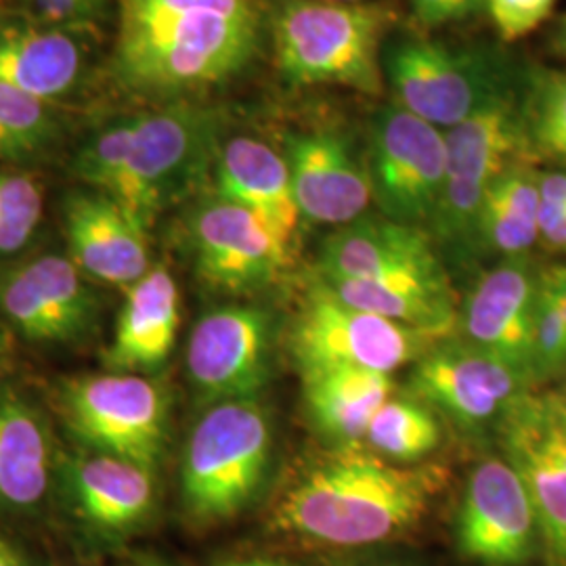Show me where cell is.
I'll return each mask as SVG.
<instances>
[{"mask_svg":"<svg viewBox=\"0 0 566 566\" xmlns=\"http://www.w3.org/2000/svg\"><path fill=\"white\" fill-rule=\"evenodd\" d=\"M223 126L217 107L191 99L160 103L97 128L76 151L72 170L149 231L214 168Z\"/></svg>","mask_w":566,"mask_h":566,"instance_id":"1","label":"cell"},{"mask_svg":"<svg viewBox=\"0 0 566 566\" xmlns=\"http://www.w3.org/2000/svg\"><path fill=\"white\" fill-rule=\"evenodd\" d=\"M441 485L439 468L395 465L359 447H343L292 483L271 525L319 546H376L418 525Z\"/></svg>","mask_w":566,"mask_h":566,"instance_id":"2","label":"cell"},{"mask_svg":"<svg viewBox=\"0 0 566 566\" xmlns=\"http://www.w3.org/2000/svg\"><path fill=\"white\" fill-rule=\"evenodd\" d=\"M263 20L191 13L118 30L112 74L124 91L179 102L235 78L261 49Z\"/></svg>","mask_w":566,"mask_h":566,"instance_id":"3","label":"cell"},{"mask_svg":"<svg viewBox=\"0 0 566 566\" xmlns=\"http://www.w3.org/2000/svg\"><path fill=\"white\" fill-rule=\"evenodd\" d=\"M395 11L385 2L285 0L273 18V49L290 84H338L378 97Z\"/></svg>","mask_w":566,"mask_h":566,"instance_id":"4","label":"cell"},{"mask_svg":"<svg viewBox=\"0 0 566 566\" xmlns=\"http://www.w3.org/2000/svg\"><path fill=\"white\" fill-rule=\"evenodd\" d=\"M526 67L486 44L399 39L382 53L395 103L443 130L521 91Z\"/></svg>","mask_w":566,"mask_h":566,"instance_id":"5","label":"cell"},{"mask_svg":"<svg viewBox=\"0 0 566 566\" xmlns=\"http://www.w3.org/2000/svg\"><path fill=\"white\" fill-rule=\"evenodd\" d=\"M273 428L254 397L214 403L193 426L181 462L187 512L202 523L240 514L261 491Z\"/></svg>","mask_w":566,"mask_h":566,"instance_id":"6","label":"cell"},{"mask_svg":"<svg viewBox=\"0 0 566 566\" xmlns=\"http://www.w3.org/2000/svg\"><path fill=\"white\" fill-rule=\"evenodd\" d=\"M521 95L523 86L446 130V181L430 221L439 242L451 248L472 245L489 187L507 166L535 163L526 145Z\"/></svg>","mask_w":566,"mask_h":566,"instance_id":"7","label":"cell"},{"mask_svg":"<svg viewBox=\"0 0 566 566\" xmlns=\"http://www.w3.org/2000/svg\"><path fill=\"white\" fill-rule=\"evenodd\" d=\"M367 175L386 219L430 224L446 181V130L399 103L382 105L369 124Z\"/></svg>","mask_w":566,"mask_h":566,"instance_id":"8","label":"cell"},{"mask_svg":"<svg viewBox=\"0 0 566 566\" xmlns=\"http://www.w3.org/2000/svg\"><path fill=\"white\" fill-rule=\"evenodd\" d=\"M65 420L82 443L154 470L166 437L163 388L137 374H103L67 382Z\"/></svg>","mask_w":566,"mask_h":566,"instance_id":"9","label":"cell"},{"mask_svg":"<svg viewBox=\"0 0 566 566\" xmlns=\"http://www.w3.org/2000/svg\"><path fill=\"white\" fill-rule=\"evenodd\" d=\"M422 338L407 325L344 303L315 280L294 324L292 348L303 374L332 367L392 374L420 353Z\"/></svg>","mask_w":566,"mask_h":566,"instance_id":"10","label":"cell"},{"mask_svg":"<svg viewBox=\"0 0 566 566\" xmlns=\"http://www.w3.org/2000/svg\"><path fill=\"white\" fill-rule=\"evenodd\" d=\"M500 437L531 497L547 566H566V399L525 392L500 420Z\"/></svg>","mask_w":566,"mask_h":566,"instance_id":"11","label":"cell"},{"mask_svg":"<svg viewBox=\"0 0 566 566\" xmlns=\"http://www.w3.org/2000/svg\"><path fill=\"white\" fill-rule=\"evenodd\" d=\"M273 322L259 306H223L196 324L187 374L206 403L252 399L271 371Z\"/></svg>","mask_w":566,"mask_h":566,"instance_id":"12","label":"cell"},{"mask_svg":"<svg viewBox=\"0 0 566 566\" xmlns=\"http://www.w3.org/2000/svg\"><path fill=\"white\" fill-rule=\"evenodd\" d=\"M189 243L203 282L233 294L275 282L292 259V250L254 212L221 196L193 210Z\"/></svg>","mask_w":566,"mask_h":566,"instance_id":"13","label":"cell"},{"mask_svg":"<svg viewBox=\"0 0 566 566\" xmlns=\"http://www.w3.org/2000/svg\"><path fill=\"white\" fill-rule=\"evenodd\" d=\"M539 526L514 465L486 458L472 470L458 514V546L486 566H521L537 549Z\"/></svg>","mask_w":566,"mask_h":566,"instance_id":"14","label":"cell"},{"mask_svg":"<svg viewBox=\"0 0 566 566\" xmlns=\"http://www.w3.org/2000/svg\"><path fill=\"white\" fill-rule=\"evenodd\" d=\"M294 198L308 223L344 227L374 200L367 164L338 126L319 124L285 137Z\"/></svg>","mask_w":566,"mask_h":566,"instance_id":"15","label":"cell"},{"mask_svg":"<svg viewBox=\"0 0 566 566\" xmlns=\"http://www.w3.org/2000/svg\"><path fill=\"white\" fill-rule=\"evenodd\" d=\"M526 385L521 371L468 343L430 350L411 371L413 392L468 428L500 422Z\"/></svg>","mask_w":566,"mask_h":566,"instance_id":"16","label":"cell"},{"mask_svg":"<svg viewBox=\"0 0 566 566\" xmlns=\"http://www.w3.org/2000/svg\"><path fill=\"white\" fill-rule=\"evenodd\" d=\"M0 306L32 343H67L93 322L95 298L70 256L42 254L0 277Z\"/></svg>","mask_w":566,"mask_h":566,"instance_id":"17","label":"cell"},{"mask_svg":"<svg viewBox=\"0 0 566 566\" xmlns=\"http://www.w3.org/2000/svg\"><path fill=\"white\" fill-rule=\"evenodd\" d=\"M537 271L526 256L504 259L476 282L462 311L465 343L514 367L528 382L535 380L533 315Z\"/></svg>","mask_w":566,"mask_h":566,"instance_id":"18","label":"cell"},{"mask_svg":"<svg viewBox=\"0 0 566 566\" xmlns=\"http://www.w3.org/2000/svg\"><path fill=\"white\" fill-rule=\"evenodd\" d=\"M317 275L367 282L447 277L430 233L386 217H361L327 235L319 250Z\"/></svg>","mask_w":566,"mask_h":566,"instance_id":"19","label":"cell"},{"mask_svg":"<svg viewBox=\"0 0 566 566\" xmlns=\"http://www.w3.org/2000/svg\"><path fill=\"white\" fill-rule=\"evenodd\" d=\"M70 259L84 275L133 285L151 269L147 229L102 191H76L63 208Z\"/></svg>","mask_w":566,"mask_h":566,"instance_id":"20","label":"cell"},{"mask_svg":"<svg viewBox=\"0 0 566 566\" xmlns=\"http://www.w3.org/2000/svg\"><path fill=\"white\" fill-rule=\"evenodd\" d=\"M217 196L254 212L290 250L303 221L285 156L252 137H231L214 163Z\"/></svg>","mask_w":566,"mask_h":566,"instance_id":"21","label":"cell"},{"mask_svg":"<svg viewBox=\"0 0 566 566\" xmlns=\"http://www.w3.org/2000/svg\"><path fill=\"white\" fill-rule=\"evenodd\" d=\"M76 514L95 533L120 537L142 526L156 507L154 470L107 453L76 460L70 470Z\"/></svg>","mask_w":566,"mask_h":566,"instance_id":"22","label":"cell"},{"mask_svg":"<svg viewBox=\"0 0 566 566\" xmlns=\"http://www.w3.org/2000/svg\"><path fill=\"white\" fill-rule=\"evenodd\" d=\"M179 324V285L166 266H151L139 282L126 287L116 334L105 353V361L114 371L124 374L163 365L177 343Z\"/></svg>","mask_w":566,"mask_h":566,"instance_id":"23","label":"cell"},{"mask_svg":"<svg viewBox=\"0 0 566 566\" xmlns=\"http://www.w3.org/2000/svg\"><path fill=\"white\" fill-rule=\"evenodd\" d=\"M84 67L86 49L76 30L41 23L0 30V84L53 103L81 84Z\"/></svg>","mask_w":566,"mask_h":566,"instance_id":"24","label":"cell"},{"mask_svg":"<svg viewBox=\"0 0 566 566\" xmlns=\"http://www.w3.org/2000/svg\"><path fill=\"white\" fill-rule=\"evenodd\" d=\"M53 441L41 413L0 392V507L34 510L51 485Z\"/></svg>","mask_w":566,"mask_h":566,"instance_id":"25","label":"cell"},{"mask_svg":"<svg viewBox=\"0 0 566 566\" xmlns=\"http://www.w3.org/2000/svg\"><path fill=\"white\" fill-rule=\"evenodd\" d=\"M304 399L311 420L325 439L340 447H357L378 409L390 399V374L332 367L303 374Z\"/></svg>","mask_w":566,"mask_h":566,"instance_id":"26","label":"cell"},{"mask_svg":"<svg viewBox=\"0 0 566 566\" xmlns=\"http://www.w3.org/2000/svg\"><path fill=\"white\" fill-rule=\"evenodd\" d=\"M317 280L344 303L407 325L426 338L446 336L455 322V303L447 277L367 282L317 275Z\"/></svg>","mask_w":566,"mask_h":566,"instance_id":"27","label":"cell"},{"mask_svg":"<svg viewBox=\"0 0 566 566\" xmlns=\"http://www.w3.org/2000/svg\"><path fill=\"white\" fill-rule=\"evenodd\" d=\"M539 172L533 160H518L493 181L479 212L474 243L504 259L526 256L539 243Z\"/></svg>","mask_w":566,"mask_h":566,"instance_id":"28","label":"cell"},{"mask_svg":"<svg viewBox=\"0 0 566 566\" xmlns=\"http://www.w3.org/2000/svg\"><path fill=\"white\" fill-rule=\"evenodd\" d=\"M521 103L531 156L566 164V72L526 67Z\"/></svg>","mask_w":566,"mask_h":566,"instance_id":"29","label":"cell"},{"mask_svg":"<svg viewBox=\"0 0 566 566\" xmlns=\"http://www.w3.org/2000/svg\"><path fill=\"white\" fill-rule=\"evenodd\" d=\"M364 441L385 460L411 464L439 447L441 426L424 403L390 397L367 426Z\"/></svg>","mask_w":566,"mask_h":566,"instance_id":"30","label":"cell"},{"mask_svg":"<svg viewBox=\"0 0 566 566\" xmlns=\"http://www.w3.org/2000/svg\"><path fill=\"white\" fill-rule=\"evenodd\" d=\"M61 137L53 103L0 84V163H32Z\"/></svg>","mask_w":566,"mask_h":566,"instance_id":"31","label":"cell"},{"mask_svg":"<svg viewBox=\"0 0 566 566\" xmlns=\"http://www.w3.org/2000/svg\"><path fill=\"white\" fill-rule=\"evenodd\" d=\"M566 365V319L558 283L549 266L537 271L533 315V374L547 378Z\"/></svg>","mask_w":566,"mask_h":566,"instance_id":"32","label":"cell"},{"mask_svg":"<svg viewBox=\"0 0 566 566\" xmlns=\"http://www.w3.org/2000/svg\"><path fill=\"white\" fill-rule=\"evenodd\" d=\"M41 221V185L30 175L0 168V256L25 248Z\"/></svg>","mask_w":566,"mask_h":566,"instance_id":"33","label":"cell"},{"mask_svg":"<svg viewBox=\"0 0 566 566\" xmlns=\"http://www.w3.org/2000/svg\"><path fill=\"white\" fill-rule=\"evenodd\" d=\"M118 30L142 28L191 13H221L229 18L263 20L259 0H116Z\"/></svg>","mask_w":566,"mask_h":566,"instance_id":"34","label":"cell"},{"mask_svg":"<svg viewBox=\"0 0 566 566\" xmlns=\"http://www.w3.org/2000/svg\"><path fill=\"white\" fill-rule=\"evenodd\" d=\"M558 0H483V9L502 42L523 41L546 23Z\"/></svg>","mask_w":566,"mask_h":566,"instance_id":"35","label":"cell"},{"mask_svg":"<svg viewBox=\"0 0 566 566\" xmlns=\"http://www.w3.org/2000/svg\"><path fill=\"white\" fill-rule=\"evenodd\" d=\"M36 23L49 28H63L82 32L102 13L93 0H25Z\"/></svg>","mask_w":566,"mask_h":566,"instance_id":"36","label":"cell"},{"mask_svg":"<svg viewBox=\"0 0 566 566\" xmlns=\"http://www.w3.org/2000/svg\"><path fill=\"white\" fill-rule=\"evenodd\" d=\"M416 20L428 28L464 21L483 9V0H409Z\"/></svg>","mask_w":566,"mask_h":566,"instance_id":"37","label":"cell"},{"mask_svg":"<svg viewBox=\"0 0 566 566\" xmlns=\"http://www.w3.org/2000/svg\"><path fill=\"white\" fill-rule=\"evenodd\" d=\"M539 243L547 252L566 254V208H539Z\"/></svg>","mask_w":566,"mask_h":566,"instance_id":"38","label":"cell"},{"mask_svg":"<svg viewBox=\"0 0 566 566\" xmlns=\"http://www.w3.org/2000/svg\"><path fill=\"white\" fill-rule=\"evenodd\" d=\"M542 206L566 208V170L539 172Z\"/></svg>","mask_w":566,"mask_h":566,"instance_id":"39","label":"cell"},{"mask_svg":"<svg viewBox=\"0 0 566 566\" xmlns=\"http://www.w3.org/2000/svg\"><path fill=\"white\" fill-rule=\"evenodd\" d=\"M549 46L560 60L566 61V13H563V18L556 21L552 36H549Z\"/></svg>","mask_w":566,"mask_h":566,"instance_id":"40","label":"cell"},{"mask_svg":"<svg viewBox=\"0 0 566 566\" xmlns=\"http://www.w3.org/2000/svg\"><path fill=\"white\" fill-rule=\"evenodd\" d=\"M0 566H28L23 554L18 547L11 546L4 537H0Z\"/></svg>","mask_w":566,"mask_h":566,"instance_id":"41","label":"cell"},{"mask_svg":"<svg viewBox=\"0 0 566 566\" xmlns=\"http://www.w3.org/2000/svg\"><path fill=\"white\" fill-rule=\"evenodd\" d=\"M549 269L554 273V280L558 283V292H560V298H563L566 319V263L549 264Z\"/></svg>","mask_w":566,"mask_h":566,"instance_id":"42","label":"cell"},{"mask_svg":"<svg viewBox=\"0 0 566 566\" xmlns=\"http://www.w3.org/2000/svg\"><path fill=\"white\" fill-rule=\"evenodd\" d=\"M238 566H290L283 563H275V560H264V558H252V560H235Z\"/></svg>","mask_w":566,"mask_h":566,"instance_id":"43","label":"cell"},{"mask_svg":"<svg viewBox=\"0 0 566 566\" xmlns=\"http://www.w3.org/2000/svg\"><path fill=\"white\" fill-rule=\"evenodd\" d=\"M133 566H166V565H163V563H156V560H145V563H139V565H133Z\"/></svg>","mask_w":566,"mask_h":566,"instance_id":"44","label":"cell"},{"mask_svg":"<svg viewBox=\"0 0 566 566\" xmlns=\"http://www.w3.org/2000/svg\"><path fill=\"white\" fill-rule=\"evenodd\" d=\"M317 2H364V0H317Z\"/></svg>","mask_w":566,"mask_h":566,"instance_id":"45","label":"cell"},{"mask_svg":"<svg viewBox=\"0 0 566 566\" xmlns=\"http://www.w3.org/2000/svg\"><path fill=\"white\" fill-rule=\"evenodd\" d=\"M217 566H238V563H235V560H229V563H219Z\"/></svg>","mask_w":566,"mask_h":566,"instance_id":"46","label":"cell"},{"mask_svg":"<svg viewBox=\"0 0 566 566\" xmlns=\"http://www.w3.org/2000/svg\"><path fill=\"white\" fill-rule=\"evenodd\" d=\"M93 2H95V4H99V7H103V2H105V0H93Z\"/></svg>","mask_w":566,"mask_h":566,"instance_id":"47","label":"cell"}]
</instances>
